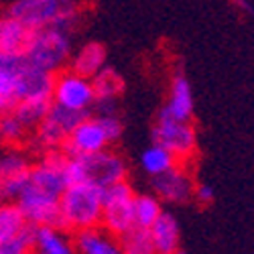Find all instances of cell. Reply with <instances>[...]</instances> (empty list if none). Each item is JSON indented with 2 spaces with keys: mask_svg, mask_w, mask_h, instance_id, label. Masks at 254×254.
<instances>
[{
  "mask_svg": "<svg viewBox=\"0 0 254 254\" xmlns=\"http://www.w3.org/2000/svg\"><path fill=\"white\" fill-rule=\"evenodd\" d=\"M73 49L71 27H43L31 31L23 53L35 67L55 75L69 65Z\"/></svg>",
  "mask_w": 254,
  "mask_h": 254,
  "instance_id": "cell-1",
  "label": "cell"
},
{
  "mask_svg": "<svg viewBox=\"0 0 254 254\" xmlns=\"http://www.w3.org/2000/svg\"><path fill=\"white\" fill-rule=\"evenodd\" d=\"M102 222V187L69 183L59 197V228L75 234Z\"/></svg>",
  "mask_w": 254,
  "mask_h": 254,
  "instance_id": "cell-2",
  "label": "cell"
},
{
  "mask_svg": "<svg viewBox=\"0 0 254 254\" xmlns=\"http://www.w3.org/2000/svg\"><path fill=\"white\" fill-rule=\"evenodd\" d=\"M67 177L69 183H88L96 187H108L128 177V163L126 159L112 151L110 146L92 155L67 157Z\"/></svg>",
  "mask_w": 254,
  "mask_h": 254,
  "instance_id": "cell-3",
  "label": "cell"
},
{
  "mask_svg": "<svg viewBox=\"0 0 254 254\" xmlns=\"http://www.w3.org/2000/svg\"><path fill=\"white\" fill-rule=\"evenodd\" d=\"M6 12L31 31L43 27L75 29L81 16L75 0H12Z\"/></svg>",
  "mask_w": 254,
  "mask_h": 254,
  "instance_id": "cell-4",
  "label": "cell"
},
{
  "mask_svg": "<svg viewBox=\"0 0 254 254\" xmlns=\"http://www.w3.org/2000/svg\"><path fill=\"white\" fill-rule=\"evenodd\" d=\"M134 189L128 181H118L102 189V222L100 226L120 238L136 226L134 222Z\"/></svg>",
  "mask_w": 254,
  "mask_h": 254,
  "instance_id": "cell-5",
  "label": "cell"
},
{
  "mask_svg": "<svg viewBox=\"0 0 254 254\" xmlns=\"http://www.w3.org/2000/svg\"><path fill=\"white\" fill-rule=\"evenodd\" d=\"M86 112H75L67 110L63 106H57L51 102V108L47 116L37 124V128L31 132L29 144L39 153H47V151H61L63 142L67 140L71 130L86 118Z\"/></svg>",
  "mask_w": 254,
  "mask_h": 254,
  "instance_id": "cell-6",
  "label": "cell"
},
{
  "mask_svg": "<svg viewBox=\"0 0 254 254\" xmlns=\"http://www.w3.org/2000/svg\"><path fill=\"white\" fill-rule=\"evenodd\" d=\"M153 142L169 149L177 161H189L197 151V132L191 120H179L161 110L153 124Z\"/></svg>",
  "mask_w": 254,
  "mask_h": 254,
  "instance_id": "cell-7",
  "label": "cell"
},
{
  "mask_svg": "<svg viewBox=\"0 0 254 254\" xmlns=\"http://www.w3.org/2000/svg\"><path fill=\"white\" fill-rule=\"evenodd\" d=\"M51 102L57 106H63V108H67V110L90 114V110L96 104L92 79L71 71L69 67L61 69L59 73L53 75Z\"/></svg>",
  "mask_w": 254,
  "mask_h": 254,
  "instance_id": "cell-8",
  "label": "cell"
},
{
  "mask_svg": "<svg viewBox=\"0 0 254 254\" xmlns=\"http://www.w3.org/2000/svg\"><path fill=\"white\" fill-rule=\"evenodd\" d=\"M33 159L23 146H6L0 153V197L2 201H16L29 179Z\"/></svg>",
  "mask_w": 254,
  "mask_h": 254,
  "instance_id": "cell-9",
  "label": "cell"
},
{
  "mask_svg": "<svg viewBox=\"0 0 254 254\" xmlns=\"http://www.w3.org/2000/svg\"><path fill=\"white\" fill-rule=\"evenodd\" d=\"M108 146H110V140L104 132L100 118L88 114L71 130L67 140L63 142L61 153L65 157H79V155H92V153L104 151Z\"/></svg>",
  "mask_w": 254,
  "mask_h": 254,
  "instance_id": "cell-10",
  "label": "cell"
},
{
  "mask_svg": "<svg viewBox=\"0 0 254 254\" xmlns=\"http://www.w3.org/2000/svg\"><path fill=\"white\" fill-rule=\"evenodd\" d=\"M193 187L195 181L191 173L183 169L181 165H175L171 171H167L159 177H153V193L171 205H183L193 199Z\"/></svg>",
  "mask_w": 254,
  "mask_h": 254,
  "instance_id": "cell-11",
  "label": "cell"
},
{
  "mask_svg": "<svg viewBox=\"0 0 254 254\" xmlns=\"http://www.w3.org/2000/svg\"><path fill=\"white\" fill-rule=\"evenodd\" d=\"M29 226H59V199L25 187L14 201Z\"/></svg>",
  "mask_w": 254,
  "mask_h": 254,
  "instance_id": "cell-12",
  "label": "cell"
},
{
  "mask_svg": "<svg viewBox=\"0 0 254 254\" xmlns=\"http://www.w3.org/2000/svg\"><path fill=\"white\" fill-rule=\"evenodd\" d=\"M75 254H122L118 238L106 232L102 226L79 230L71 236Z\"/></svg>",
  "mask_w": 254,
  "mask_h": 254,
  "instance_id": "cell-13",
  "label": "cell"
},
{
  "mask_svg": "<svg viewBox=\"0 0 254 254\" xmlns=\"http://www.w3.org/2000/svg\"><path fill=\"white\" fill-rule=\"evenodd\" d=\"M33 254H75V248L59 226H33Z\"/></svg>",
  "mask_w": 254,
  "mask_h": 254,
  "instance_id": "cell-14",
  "label": "cell"
},
{
  "mask_svg": "<svg viewBox=\"0 0 254 254\" xmlns=\"http://www.w3.org/2000/svg\"><path fill=\"white\" fill-rule=\"evenodd\" d=\"M165 114L179 118V120H191L193 116V92L191 83L183 73H175L169 86V98L167 104L161 108Z\"/></svg>",
  "mask_w": 254,
  "mask_h": 254,
  "instance_id": "cell-15",
  "label": "cell"
},
{
  "mask_svg": "<svg viewBox=\"0 0 254 254\" xmlns=\"http://www.w3.org/2000/svg\"><path fill=\"white\" fill-rule=\"evenodd\" d=\"M108 65V53L106 47L98 41H90V43H83L77 49H73L71 59H69V69L83 75V77H94L100 69H104Z\"/></svg>",
  "mask_w": 254,
  "mask_h": 254,
  "instance_id": "cell-16",
  "label": "cell"
},
{
  "mask_svg": "<svg viewBox=\"0 0 254 254\" xmlns=\"http://www.w3.org/2000/svg\"><path fill=\"white\" fill-rule=\"evenodd\" d=\"M155 254H177L179 252V238L181 230L171 211H165L157 218V222L149 228Z\"/></svg>",
  "mask_w": 254,
  "mask_h": 254,
  "instance_id": "cell-17",
  "label": "cell"
},
{
  "mask_svg": "<svg viewBox=\"0 0 254 254\" xmlns=\"http://www.w3.org/2000/svg\"><path fill=\"white\" fill-rule=\"evenodd\" d=\"M31 29L18 23L8 12L0 14V53H23Z\"/></svg>",
  "mask_w": 254,
  "mask_h": 254,
  "instance_id": "cell-18",
  "label": "cell"
},
{
  "mask_svg": "<svg viewBox=\"0 0 254 254\" xmlns=\"http://www.w3.org/2000/svg\"><path fill=\"white\" fill-rule=\"evenodd\" d=\"M138 163H140V169L151 179L153 177H159V175H163L167 171H171L175 165H179L177 157L171 151H169V149L161 146L159 142H153V144L146 146V149L140 153Z\"/></svg>",
  "mask_w": 254,
  "mask_h": 254,
  "instance_id": "cell-19",
  "label": "cell"
},
{
  "mask_svg": "<svg viewBox=\"0 0 254 254\" xmlns=\"http://www.w3.org/2000/svg\"><path fill=\"white\" fill-rule=\"evenodd\" d=\"M92 86L96 100H118L124 92V79L114 67L106 65L92 77Z\"/></svg>",
  "mask_w": 254,
  "mask_h": 254,
  "instance_id": "cell-20",
  "label": "cell"
},
{
  "mask_svg": "<svg viewBox=\"0 0 254 254\" xmlns=\"http://www.w3.org/2000/svg\"><path fill=\"white\" fill-rule=\"evenodd\" d=\"M134 222L138 228H151L163 214V201L155 193H134Z\"/></svg>",
  "mask_w": 254,
  "mask_h": 254,
  "instance_id": "cell-21",
  "label": "cell"
},
{
  "mask_svg": "<svg viewBox=\"0 0 254 254\" xmlns=\"http://www.w3.org/2000/svg\"><path fill=\"white\" fill-rule=\"evenodd\" d=\"M49 108H51V100H23V102H16L10 108V112L33 132L37 128V124L47 116Z\"/></svg>",
  "mask_w": 254,
  "mask_h": 254,
  "instance_id": "cell-22",
  "label": "cell"
},
{
  "mask_svg": "<svg viewBox=\"0 0 254 254\" xmlns=\"http://www.w3.org/2000/svg\"><path fill=\"white\" fill-rule=\"evenodd\" d=\"M118 244H120L122 254H155V246H153L149 228L134 226L132 230H128L126 234H122L118 238Z\"/></svg>",
  "mask_w": 254,
  "mask_h": 254,
  "instance_id": "cell-23",
  "label": "cell"
},
{
  "mask_svg": "<svg viewBox=\"0 0 254 254\" xmlns=\"http://www.w3.org/2000/svg\"><path fill=\"white\" fill-rule=\"evenodd\" d=\"M31 138V130L20 122L10 110L2 114V122H0V142L6 146H23Z\"/></svg>",
  "mask_w": 254,
  "mask_h": 254,
  "instance_id": "cell-24",
  "label": "cell"
},
{
  "mask_svg": "<svg viewBox=\"0 0 254 254\" xmlns=\"http://www.w3.org/2000/svg\"><path fill=\"white\" fill-rule=\"evenodd\" d=\"M29 226L23 211L14 201H2L0 203V240L10 238L18 232H23Z\"/></svg>",
  "mask_w": 254,
  "mask_h": 254,
  "instance_id": "cell-25",
  "label": "cell"
},
{
  "mask_svg": "<svg viewBox=\"0 0 254 254\" xmlns=\"http://www.w3.org/2000/svg\"><path fill=\"white\" fill-rule=\"evenodd\" d=\"M33 252V226H27L23 232L0 240V254H31Z\"/></svg>",
  "mask_w": 254,
  "mask_h": 254,
  "instance_id": "cell-26",
  "label": "cell"
},
{
  "mask_svg": "<svg viewBox=\"0 0 254 254\" xmlns=\"http://www.w3.org/2000/svg\"><path fill=\"white\" fill-rule=\"evenodd\" d=\"M96 116L100 118V122L104 126V132H106V136H108L110 144L118 142L122 138V134H124V122H122V118L118 114H96Z\"/></svg>",
  "mask_w": 254,
  "mask_h": 254,
  "instance_id": "cell-27",
  "label": "cell"
},
{
  "mask_svg": "<svg viewBox=\"0 0 254 254\" xmlns=\"http://www.w3.org/2000/svg\"><path fill=\"white\" fill-rule=\"evenodd\" d=\"M14 104H16V96H14L12 79L0 71V110L6 112V110L12 108Z\"/></svg>",
  "mask_w": 254,
  "mask_h": 254,
  "instance_id": "cell-28",
  "label": "cell"
},
{
  "mask_svg": "<svg viewBox=\"0 0 254 254\" xmlns=\"http://www.w3.org/2000/svg\"><path fill=\"white\" fill-rule=\"evenodd\" d=\"M193 199L197 203H211L214 201V189H211V185L207 183H195L193 187Z\"/></svg>",
  "mask_w": 254,
  "mask_h": 254,
  "instance_id": "cell-29",
  "label": "cell"
},
{
  "mask_svg": "<svg viewBox=\"0 0 254 254\" xmlns=\"http://www.w3.org/2000/svg\"><path fill=\"white\" fill-rule=\"evenodd\" d=\"M234 4H236L238 8H242V10H246V12H248V10H252V8H250V2H248V0H234Z\"/></svg>",
  "mask_w": 254,
  "mask_h": 254,
  "instance_id": "cell-30",
  "label": "cell"
},
{
  "mask_svg": "<svg viewBox=\"0 0 254 254\" xmlns=\"http://www.w3.org/2000/svg\"><path fill=\"white\" fill-rule=\"evenodd\" d=\"M2 114H4V112H2V110H0V122H2Z\"/></svg>",
  "mask_w": 254,
  "mask_h": 254,
  "instance_id": "cell-31",
  "label": "cell"
},
{
  "mask_svg": "<svg viewBox=\"0 0 254 254\" xmlns=\"http://www.w3.org/2000/svg\"><path fill=\"white\" fill-rule=\"evenodd\" d=\"M0 203H2V197H0Z\"/></svg>",
  "mask_w": 254,
  "mask_h": 254,
  "instance_id": "cell-32",
  "label": "cell"
},
{
  "mask_svg": "<svg viewBox=\"0 0 254 254\" xmlns=\"http://www.w3.org/2000/svg\"><path fill=\"white\" fill-rule=\"evenodd\" d=\"M31 254H33V252H31Z\"/></svg>",
  "mask_w": 254,
  "mask_h": 254,
  "instance_id": "cell-33",
  "label": "cell"
}]
</instances>
